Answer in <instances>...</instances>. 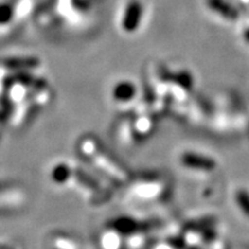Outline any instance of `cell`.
I'll return each instance as SVG.
<instances>
[{
	"label": "cell",
	"mask_w": 249,
	"mask_h": 249,
	"mask_svg": "<svg viewBox=\"0 0 249 249\" xmlns=\"http://www.w3.org/2000/svg\"><path fill=\"white\" fill-rule=\"evenodd\" d=\"M182 163L183 165H187V167H191V169L203 171H211L216 166L213 160L205 157V156L193 154V152L182 156Z\"/></svg>",
	"instance_id": "cell-1"
},
{
	"label": "cell",
	"mask_w": 249,
	"mask_h": 249,
	"mask_svg": "<svg viewBox=\"0 0 249 249\" xmlns=\"http://www.w3.org/2000/svg\"><path fill=\"white\" fill-rule=\"evenodd\" d=\"M235 201L239 209L244 213L246 216H249V193L245 189H239L235 194Z\"/></svg>",
	"instance_id": "cell-2"
}]
</instances>
